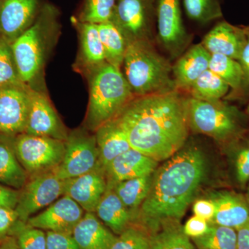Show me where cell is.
<instances>
[{
	"label": "cell",
	"mask_w": 249,
	"mask_h": 249,
	"mask_svg": "<svg viewBox=\"0 0 249 249\" xmlns=\"http://www.w3.org/2000/svg\"><path fill=\"white\" fill-rule=\"evenodd\" d=\"M236 177L242 185L249 181V145L244 147L237 153L235 160Z\"/></svg>",
	"instance_id": "38"
},
{
	"label": "cell",
	"mask_w": 249,
	"mask_h": 249,
	"mask_svg": "<svg viewBox=\"0 0 249 249\" xmlns=\"http://www.w3.org/2000/svg\"><path fill=\"white\" fill-rule=\"evenodd\" d=\"M85 76L89 93L85 127L94 132L114 119L135 96L121 70L107 62Z\"/></svg>",
	"instance_id": "4"
},
{
	"label": "cell",
	"mask_w": 249,
	"mask_h": 249,
	"mask_svg": "<svg viewBox=\"0 0 249 249\" xmlns=\"http://www.w3.org/2000/svg\"><path fill=\"white\" fill-rule=\"evenodd\" d=\"M58 16L53 6L43 4L35 22L11 44L21 81L37 91L46 62L58 38Z\"/></svg>",
	"instance_id": "3"
},
{
	"label": "cell",
	"mask_w": 249,
	"mask_h": 249,
	"mask_svg": "<svg viewBox=\"0 0 249 249\" xmlns=\"http://www.w3.org/2000/svg\"><path fill=\"white\" fill-rule=\"evenodd\" d=\"M169 60L159 53L152 41L127 46L121 71L135 97L176 89Z\"/></svg>",
	"instance_id": "5"
},
{
	"label": "cell",
	"mask_w": 249,
	"mask_h": 249,
	"mask_svg": "<svg viewBox=\"0 0 249 249\" xmlns=\"http://www.w3.org/2000/svg\"><path fill=\"white\" fill-rule=\"evenodd\" d=\"M0 249H19L16 237L5 236L0 239Z\"/></svg>",
	"instance_id": "45"
},
{
	"label": "cell",
	"mask_w": 249,
	"mask_h": 249,
	"mask_svg": "<svg viewBox=\"0 0 249 249\" xmlns=\"http://www.w3.org/2000/svg\"><path fill=\"white\" fill-rule=\"evenodd\" d=\"M238 61L242 65L244 71V84L245 86H249V31L247 42L242 49Z\"/></svg>",
	"instance_id": "43"
},
{
	"label": "cell",
	"mask_w": 249,
	"mask_h": 249,
	"mask_svg": "<svg viewBox=\"0 0 249 249\" xmlns=\"http://www.w3.org/2000/svg\"><path fill=\"white\" fill-rule=\"evenodd\" d=\"M229 88L230 87L220 77L209 69L196 79L188 91L192 98L211 102L220 101Z\"/></svg>",
	"instance_id": "29"
},
{
	"label": "cell",
	"mask_w": 249,
	"mask_h": 249,
	"mask_svg": "<svg viewBox=\"0 0 249 249\" xmlns=\"http://www.w3.org/2000/svg\"><path fill=\"white\" fill-rule=\"evenodd\" d=\"M158 161L130 148L118 156L104 169L108 183H116L152 175Z\"/></svg>",
	"instance_id": "18"
},
{
	"label": "cell",
	"mask_w": 249,
	"mask_h": 249,
	"mask_svg": "<svg viewBox=\"0 0 249 249\" xmlns=\"http://www.w3.org/2000/svg\"><path fill=\"white\" fill-rule=\"evenodd\" d=\"M98 168L101 167L95 134L88 133L83 129L69 133L65 141L63 160L53 170L56 176L60 179L67 180Z\"/></svg>",
	"instance_id": "9"
},
{
	"label": "cell",
	"mask_w": 249,
	"mask_h": 249,
	"mask_svg": "<svg viewBox=\"0 0 249 249\" xmlns=\"http://www.w3.org/2000/svg\"><path fill=\"white\" fill-rule=\"evenodd\" d=\"M100 166L104 170L114 159L132 148L127 136L114 119L95 131Z\"/></svg>",
	"instance_id": "23"
},
{
	"label": "cell",
	"mask_w": 249,
	"mask_h": 249,
	"mask_svg": "<svg viewBox=\"0 0 249 249\" xmlns=\"http://www.w3.org/2000/svg\"><path fill=\"white\" fill-rule=\"evenodd\" d=\"M116 3V0H85L78 19L96 24L109 22Z\"/></svg>",
	"instance_id": "33"
},
{
	"label": "cell",
	"mask_w": 249,
	"mask_h": 249,
	"mask_svg": "<svg viewBox=\"0 0 249 249\" xmlns=\"http://www.w3.org/2000/svg\"><path fill=\"white\" fill-rule=\"evenodd\" d=\"M193 212L195 215L202 218L209 223L214 217L215 207L213 202L210 199H199L193 205Z\"/></svg>",
	"instance_id": "42"
},
{
	"label": "cell",
	"mask_w": 249,
	"mask_h": 249,
	"mask_svg": "<svg viewBox=\"0 0 249 249\" xmlns=\"http://www.w3.org/2000/svg\"><path fill=\"white\" fill-rule=\"evenodd\" d=\"M19 193L16 211L19 220L27 223L31 215L48 207L65 193V181L53 170L31 177Z\"/></svg>",
	"instance_id": "10"
},
{
	"label": "cell",
	"mask_w": 249,
	"mask_h": 249,
	"mask_svg": "<svg viewBox=\"0 0 249 249\" xmlns=\"http://www.w3.org/2000/svg\"><path fill=\"white\" fill-rule=\"evenodd\" d=\"M96 216L111 231L120 235L127 227L132 219L129 210L116 196L107 183V191L96 207Z\"/></svg>",
	"instance_id": "24"
},
{
	"label": "cell",
	"mask_w": 249,
	"mask_h": 249,
	"mask_svg": "<svg viewBox=\"0 0 249 249\" xmlns=\"http://www.w3.org/2000/svg\"><path fill=\"white\" fill-rule=\"evenodd\" d=\"M153 174L119 182L107 183L127 209H135L146 199L151 188Z\"/></svg>",
	"instance_id": "27"
},
{
	"label": "cell",
	"mask_w": 249,
	"mask_h": 249,
	"mask_svg": "<svg viewBox=\"0 0 249 249\" xmlns=\"http://www.w3.org/2000/svg\"><path fill=\"white\" fill-rule=\"evenodd\" d=\"M211 55L201 43L187 49L172 67L176 89L188 91L196 79L209 70Z\"/></svg>",
	"instance_id": "20"
},
{
	"label": "cell",
	"mask_w": 249,
	"mask_h": 249,
	"mask_svg": "<svg viewBox=\"0 0 249 249\" xmlns=\"http://www.w3.org/2000/svg\"><path fill=\"white\" fill-rule=\"evenodd\" d=\"M79 37V51L74 67L85 75L106 62L104 49L100 38L98 24L74 21Z\"/></svg>",
	"instance_id": "19"
},
{
	"label": "cell",
	"mask_w": 249,
	"mask_h": 249,
	"mask_svg": "<svg viewBox=\"0 0 249 249\" xmlns=\"http://www.w3.org/2000/svg\"><path fill=\"white\" fill-rule=\"evenodd\" d=\"M156 16L160 45L170 58H179L192 40L183 25L180 0H157Z\"/></svg>",
	"instance_id": "11"
},
{
	"label": "cell",
	"mask_w": 249,
	"mask_h": 249,
	"mask_svg": "<svg viewBox=\"0 0 249 249\" xmlns=\"http://www.w3.org/2000/svg\"><path fill=\"white\" fill-rule=\"evenodd\" d=\"M98 27L106 62L121 70L127 48L124 36L111 21L98 24Z\"/></svg>",
	"instance_id": "28"
},
{
	"label": "cell",
	"mask_w": 249,
	"mask_h": 249,
	"mask_svg": "<svg viewBox=\"0 0 249 249\" xmlns=\"http://www.w3.org/2000/svg\"><path fill=\"white\" fill-rule=\"evenodd\" d=\"M25 223L19 221L14 228L17 232V240L19 249H47V234L42 229L25 225Z\"/></svg>",
	"instance_id": "35"
},
{
	"label": "cell",
	"mask_w": 249,
	"mask_h": 249,
	"mask_svg": "<svg viewBox=\"0 0 249 249\" xmlns=\"http://www.w3.org/2000/svg\"><path fill=\"white\" fill-rule=\"evenodd\" d=\"M237 247L236 249H249V222L236 230Z\"/></svg>",
	"instance_id": "44"
},
{
	"label": "cell",
	"mask_w": 249,
	"mask_h": 249,
	"mask_svg": "<svg viewBox=\"0 0 249 249\" xmlns=\"http://www.w3.org/2000/svg\"><path fill=\"white\" fill-rule=\"evenodd\" d=\"M16 209L0 207V239L6 236L19 222Z\"/></svg>",
	"instance_id": "39"
},
{
	"label": "cell",
	"mask_w": 249,
	"mask_h": 249,
	"mask_svg": "<svg viewBox=\"0 0 249 249\" xmlns=\"http://www.w3.org/2000/svg\"><path fill=\"white\" fill-rule=\"evenodd\" d=\"M187 16L199 24H206L223 16L220 0H183Z\"/></svg>",
	"instance_id": "32"
},
{
	"label": "cell",
	"mask_w": 249,
	"mask_h": 249,
	"mask_svg": "<svg viewBox=\"0 0 249 249\" xmlns=\"http://www.w3.org/2000/svg\"><path fill=\"white\" fill-rule=\"evenodd\" d=\"M40 0H0V37L12 44L35 22Z\"/></svg>",
	"instance_id": "15"
},
{
	"label": "cell",
	"mask_w": 249,
	"mask_h": 249,
	"mask_svg": "<svg viewBox=\"0 0 249 249\" xmlns=\"http://www.w3.org/2000/svg\"><path fill=\"white\" fill-rule=\"evenodd\" d=\"M247 112H248L249 115V105L248 106V108H247Z\"/></svg>",
	"instance_id": "47"
},
{
	"label": "cell",
	"mask_w": 249,
	"mask_h": 249,
	"mask_svg": "<svg viewBox=\"0 0 249 249\" xmlns=\"http://www.w3.org/2000/svg\"><path fill=\"white\" fill-rule=\"evenodd\" d=\"M13 139L0 134V183L20 191L29 175L16 157Z\"/></svg>",
	"instance_id": "25"
},
{
	"label": "cell",
	"mask_w": 249,
	"mask_h": 249,
	"mask_svg": "<svg viewBox=\"0 0 249 249\" xmlns=\"http://www.w3.org/2000/svg\"><path fill=\"white\" fill-rule=\"evenodd\" d=\"M209 229V223L202 218L195 215L187 221L183 231L188 237L196 238L204 235Z\"/></svg>",
	"instance_id": "40"
},
{
	"label": "cell",
	"mask_w": 249,
	"mask_h": 249,
	"mask_svg": "<svg viewBox=\"0 0 249 249\" xmlns=\"http://www.w3.org/2000/svg\"><path fill=\"white\" fill-rule=\"evenodd\" d=\"M246 200H247V203H248V204L249 205V181L248 189H247V195H246Z\"/></svg>",
	"instance_id": "46"
},
{
	"label": "cell",
	"mask_w": 249,
	"mask_h": 249,
	"mask_svg": "<svg viewBox=\"0 0 249 249\" xmlns=\"http://www.w3.org/2000/svg\"><path fill=\"white\" fill-rule=\"evenodd\" d=\"M215 213L210 224H217L237 230L249 222V205L242 196L230 192L213 195Z\"/></svg>",
	"instance_id": "21"
},
{
	"label": "cell",
	"mask_w": 249,
	"mask_h": 249,
	"mask_svg": "<svg viewBox=\"0 0 249 249\" xmlns=\"http://www.w3.org/2000/svg\"><path fill=\"white\" fill-rule=\"evenodd\" d=\"M64 181V195L71 197L86 212L95 213L107 188V178L101 168Z\"/></svg>",
	"instance_id": "16"
},
{
	"label": "cell",
	"mask_w": 249,
	"mask_h": 249,
	"mask_svg": "<svg viewBox=\"0 0 249 249\" xmlns=\"http://www.w3.org/2000/svg\"><path fill=\"white\" fill-rule=\"evenodd\" d=\"M209 70L232 89H239L243 86L244 71L238 60L222 54H211Z\"/></svg>",
	"instance_id": "31"
},
{
	"label": "cell",
	"mask_w": 249,
	"mask_h": 249,
	"mask_svg": "<svg viewBox=\"0 0 249 249\" xmlns=\"http://www.w3.org/2000/svg\"><path fill=\"white\" fill-rule=\"evenodd\" d=\"M160 229L150 235V249H196L177 220L160 223Z\"/></svg>",
	"instance_id": "26"
},
{
	"label": "cell",
	"mask_w": 249,
	"mask_h": 249,
	"mask_svg": "<svg viewBox=\"0 0 249 249\" xmlns=\"http://www.w3.org/2000/svg\"><path fill=\"white\" fill-rule=\"evenodd\" d=\"M111 249H150V235L136 227H127L111 246Z\"/></svg>",
	"instance_id": "36"
},
{
	"label": "cell",
	"mask_w": 249,
	"mask_h": 249,
	"mask_svg": "<svg viewBox=\"0 0 249 249\" xmlns=\"http://www.w3.org/2000/svg\"><path fill=\"white\" fill-rule=\"evenodd\" d=\"M192 240L197 249H236L237 232L231 228L209 223L208 231Z\"/></svg>",
	"instance_id": "30"
},
{
	"label": "cell",
	"mask_w": 249,
	"mask_h": 249,
	"mask_svg": "<svg viewBox=\"0 0 249 249\" xmlns=\"http://www.w3.org/2000/svg\"><path fill=\"white\" fill-rule=\"evenodd\" d=\"M72 235L80 249H111L116 237L96 214L89 212L84 214Z\"/></svg>",
	"instance_id": "22"
},
{
	"label": "cell",
	"mask_w": 249,
	"mask_h": 249,
	"mask_svg": "<svg viewBox=\"0 0 249 249\" xmlns=\"http://www.w3.org/2000/svg\"><path fill=\"white\" fill-rule=\"evenodd\" d=\"M15 153L30 177L55 170L63 160L65 141L26 133L13 139Z\"/></svg>",
	"instance_id": "7"
},
{
	"label": "cell",
	"mask_w": 249,
	"mask_h": 249,
	"mask_svg": "<svg viewBox=\"0 0 249 249\" xmlns=\"http://www.w3.org/2000/svg\"><path fill=\"white\" fill-rule=\"evenodd\" d=\"M32 90L24 83L0 87V134L15 137L25 132Z\"/></svg>",
	"instance_id": "12"
},
{
	"label": "cell",
	"mask_w": 249,
	"mask_h": 249,
	"mask_svg": "<svg viewBox=\"0 0 249 249\" xmlns=\"http://www.w3.org/2000/svg\"><path fill=\"white\" fill-rule=\"evenodd\" d=\"M187 100L178 90L135 97L114 119L132 148L157 161L167 160L188 139Z\"/></svg>",
	"instance_id": "1"
},
{
	"label": "cell",
	"mask_w": 249,
	"mask_h": 249,
	"mask_svg": "<svg viewBox=\"0 0 249 249\" xmlns=\"http://www.w3.org/2000/svg\"><path fill=\"white\" fill-rule=\"evenodd\" d=\"M154 172L151 188L142 204L149 225L181 219L204 181L207 161L196 145L183 147Z\"/></svg>",
	"instance_id": "2"
},
{
	"label": "cell",
	"mask_w": 249,
	"mask_h": 249,
	"mask_svg": "<svg viewBox=\"0 0 249 249\" xmlns=\"http://www.w3.org/2000/svg\"><path fill=\"white\" fill-rule=\"evenodd\" d=\"M249 28L222 21L204 36L202 45L211 54H222L238 60L247 42Z\"/></svg>",
	"instance_id": "17"
},
{
	"label": "cell",
	"mask_w": 249,
	"mask_h": 249,
	"mask_svg": "<svg viewBox=\"0 0 249 249\" xmlns=\"http://www.w3.org/2000/svg\"><path fill=\"white\" fill-rule=\"evenodd\" d=\"M23 83L19 78L11 44L0 37V87Z\"/></svg>",
	"instance_id": "34"
},
{
	"label": "cell",
	"mask_w": 249,
	"mask_h": 249,
	"mask_svg": "<svg viewBox=\"0 0 249 249\" xmlns=\"http://www.w3.org/2000/svg\"><path fill=\"white\" fill-rule=\"evenodd\" d=\"M19 190L0 183V207L16 209L19 200Z\"/></svg>",
	"instance_id": "41"
},
{
	"label": "cell",
	"mask_w": 249,
	"mask_h": 249,
	"mask_svg": "<svg viewBox=\"0 0 249 249\" xmlns=\"http://www.w3.org/2000/svg\"><path fill=\"white\" fill-rule=\"evenodd\" d=\"M84 210L71 197L64 195L37 215L28 219V225L47 231L72 235L84 215Z\"/></svg>",
	"instance_id": "14"
},
{
	"label": "cell",
	"mask_w": 249,
	"mask_h": 249,
	"mask_svg": "<svg viewBox=\"0 0 249 249\" xmlns=\"http://www.w3.org/2000/svg\"><path fill=\"white\" fill-rule=\"evenodd\" d=\"M155 0H116L111 22L119 29L127 46L141 41H152Z\"/></svg>",
	"instance_id": "8"
},
{
	"label": "cell",
	"mask_w": 249,
	"mask_h": 249,
	"mask_svg": "<svg viewBox=\"0 0 249 249\" xmlns=\"http://www.w3.org/2000/svg\"><path fill=\"white\" fill-rule=\"evenodd\" d=\"M187 115L188 125L193 131L217 140L230 138L240 129L235 108L220 101L211 102L188 98Z\"/></svg>",
	"instance_id": "6"
},
{
	"label": "cell",
	"mask_w": 249,
	"mask_h": 249,
	"mask_svg": "<svg viewBox=\"0 0 249 249\" xmlns=\"http://www.w3.org/2000/svg\"><path fill=\"white\" fill-rule=\"evenodd\" d=\"M24 133L62 141L68 137L66 127L44 91L32 90Z\"/></svg>",
	"instance_id": "13"
},
{
	"label": "cell",
	"mask_w": 249,
	"mask_h": 249,
	"mask_svg": "<svg viewBox=\"0 0 249 249\" xmlns=\"http://www.w3.org/2000/svg\"><path fill=\"white\" fill-rule=\"evenodd\" d=\"M47 249H80L73 235L47 232Z\"/></svg>",
	"instance_id": "37"
}]
</instances>
